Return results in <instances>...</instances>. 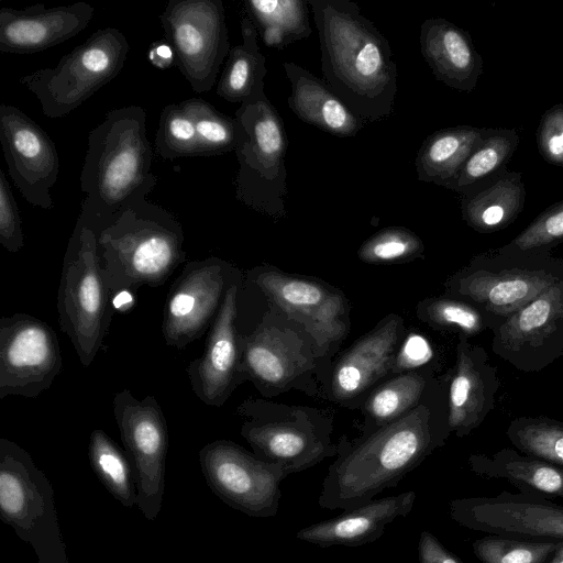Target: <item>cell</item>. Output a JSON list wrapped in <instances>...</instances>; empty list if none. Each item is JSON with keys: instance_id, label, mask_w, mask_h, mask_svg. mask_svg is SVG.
<instances>
[{"instance_id": "cell-46", "label": "cell", "mask_w": 563, "mask_h": 563, "mask_svg": "<svg viewBox=\"0 0 563 563\" xmlns=\"http://www.w3.org/2000/svg\"><path fill=\"white\" fill-rule=\"evenodd\" d=\"M429 342L420 335H411L404 343L397 358L400 368H408L426 364L432 357Z\"/></svg>"}, {"instance_id": "cell-20", "label": "cell", "mask_w": 563, "mask_h": 563, "mask_svg": "<svg viewBox=\"0 0 563 563\" xmlns=\"http://www.w3.org/2000/svg\"><path fill=\"white\" fill-rule=\"evenodd\" d=\"M251 277L280 308L303 322L319 345L343 335L344 302L339 294L318 283L275 271L257 272Z\"/></svg>"}, {"instance_id": "cell-18", "label": "cell", "mask_w": 563, "mask_h": 563, "mask_svg": "<svg viewBox=\"0 0 563 563\" xmlns=\"http://www.w3.org/2000/svg\"><path fill=\"white\" fill-rule=\"evenodd\" d=\"M238 284L228 287L210 327L203 354L186 367L194 394L207 406L221 407L240 374L241 339L236 330Z\"/></svg>"}, {"instance_id": "cell-34", "label": "cell", "mask_w": 563, "mask_h": 563, "mask_svg": "<svg viewBox=\"0 0 563 563\" xmlns=\"http://www.w3.org/2000/svg\"><path fill=\"white\" fill-rule=\"evenodd\" d=\"M516 129H487L461 168L451 190L464 194L506 169L519 144Z\"/></svg>"}, {"instance_id": "cell-22", "label": "cell", "mask_w": 563, "mask_h": 563, "mask_svg": "<svg viewBox=\"0 0 563 563\" xmlns=\"http://www.w3.org/2000/svg\"><path fill=\"white\" fill-rule=\"evenodd\" d=\"M416 500L413 490L372 499L341 515L301 528L296 538L321 547H360L379 539L386 526L410 514Z\"/></svg>"}, {"instance_id": "cell-29", "label": "cell", "mask_w": 563, "mask_h": 563, "mask_svg": "<svg viewBox=\"0 0 563 563\" xmlns=\"http://www.w3.org/2000/svg\"><path fill=\"white\" fill-rule=\"evenodd\" d=\"M484 130L456 125L430 134L417 152L415 166L418 179L451 189Z\"/></svg>"}, {"instance_id": "cell-4", "label": "cell", "mask_w": 563, "mask_h": 563, "mask_svg": "<svg viewBox=\"0 0 563 563\" xmlns=\"http://www.w3.org/2000/svg\"><path fill=\"white\" fill-rule=\"evenodd\" d=\"M136 195L97 233L101 264L113 298L142 286L161 287L187 258L185 234L169 210Z\"/></svg>"}, {"instance_id": "cell-9", "label": "cell", "mask_w": 563, "mask_h": 563, "mask_svg": "<svg viewBox=\"0 0 563 563\" xmlns=\"http://www.w3.org/2000/svg\"><path fill=\"white\" fill-rule=\"evenodd\" d=\"M129 51L130 44L120 30L99 29L55 67L37 69L19 81L37 98L46 117L62 118L114 79L123 69Z\"/></svg>"}, {"instance_id": "cell-12", "label": "cell", "mask_w": 563, "mask_h": 563, "mask_svg": "<svg viewBox=\"0 0 563 563\" xmlns=\"http://www.w3.org/2000/svg\"><path fill=\"white\" fill-rule=\"evenodd\" d=\"M199 463L207 485L224 504L254 518L277 515L279 485L288 476L282 466L228 440L206 444Z\"/></svg>"}, {"instance_id": "cell-44", "label": "cell", "mask_w": 563, "mask_h": 563, "mask_svg": "<svg viewBox=\"0 0 563 563\" xmlns=\"http://www.w3.org/2000/svg\"><path fill=\"white\" fill-rule=\"evenodd\" d=\"M0 244L11 253L24 245L21 217L4 172L0 170Z\"/></svg>"}, {"instance_id": "cell-32", "label": "cell", "mask_w": 563, "mask_h": 563, "mask_svg": "<svg viewBox=\"0 0 563 563\" xmlns=\"http://www.w3.org/2000/svg\"><path fill=\"white\" fill-rule=\"evenodd\" d=\"M243 9L268 47L283 49L312 33L308 0H246Z\"/></svg>"}, {"instance_id": "cell-5", "label": "cell", "mask_w": 563, "mask_h": 563, "mask_svg": "<svg viewBox=\"0 0 563 563\" xmlns=\"http://www.w3.org/2000/svg\"><path fill=\"white\" fill-rule=\"evenodd\" d=\"M563 278V260L552 252L478 254L449 279L452 298L477 308L495 330L510 314Z\"/></svg>"}, {"instance_id": "cell-38", "label": "cell", "mask_w": 563, "mask_h": 563, "mask_svg": "<svg viewBox=\"0 0 563 563\" xmlns=\"http://www.w3.org/2000/svg\"><path fill=\"white\" fill-rule=\"evenodd\" d=\"M562 541L493 537L474 541L472 549L482 563H545Z\"/></svg>"}, {"instance_id": "cell-7", "label": "cell", "mask_w": 563, "mask_h": 563, "mask_svg": "<svg viewBox=\"0 0 563 563\" xmlns=\"http://www.w3.org/2000/svg\"><path fill=\"white\" fill-rule=\"evenodd\" d=\"M261 87L234 118L242 128L235 148V198L274 220L286 217L288 137L284 121Z\"/></svg>"}, {"instance_id": "cell-31", "label": "cell", "mask_w": 563, "mask_h": 563, "mask_svg": "<svg viewBox=\"0 0 563 563\" xmlns=\"http://www.w3.org/2000/svg\"><path fill=\"white\" fill-rule=\"evenodd\" d=\"M300 364L297 352L273 328L260 327L251 335L241 339L240 374L257 383H286Z\"/></svg>"}, {"instance_id": "cell-35", "label": "cell", "mask_w": 563, "mask_h": 563, "mask_svg": "<svg viewBox=\"0 0 563 563\" xmlns=\"http://www.w3.org/2000/svg\"><path fill=\"white\" fill-rule=\"evenodd\" d=\"M506 435L516 450L563 467V421L544 416L517 417Z\"/></svg>"}, {"instance_id": "cell-15", "label": "cell", "mask_w": 563, "mask_h": 563, "mask_svg": "<svg viewBox=\"0 0 563 563\" xmlns=\"http://www.w3.org/2000/svg\"><path fill=\"white\" fill-rule=\"evenodd\" d=\"M230 269L216 256L186 263L164 306L162 332L166 345L184 350L212 325L231 284Z\"/></svg>"}, {"instance_id": "cell-36", "label": "cell", "mask_w": 563, "mask_h": 563, "mask_svg": "<svg viewBox=\"0 0 563 563\" xmlns=\"http://www.w3.org/2000/svg\"><path fill=\"white\" fill-rule=\"evenodd\" d=\"M190 114L197 132L200 156H213L235 151L242 128L238 120L218 111L200 98L181 101Z\"/></svg>"}, {"instance_id": "cell-8", "label": "cell", "mask_w": 563, "mask_h": 563, "mask_svg": "<svg viewBox=\"0 0 563 563\" xmlns=\"http://www.w3.org/2000/svg\"><path fill=\"white\" fill-rule=\"evenodd\" d=\"M0 516L32 547L36 563H69L54 488L18 443L0 439Z\"/></svg>"}, {"instance_id": "cell-10", "label": "cell", "mask_w": 563, "mask_h": 563, "mask_svg": "<svg viewBox=\"0 0 563 563\" xmlns=\"http://www.w3.org/2000/svg\"><path fill=\"white\" fill-rule=\"evenodd\" d=\"M175 65L197 93L209 91L230 52L221 0H169L159 14Z\"/></svg>"}, {"instance_id": "cell-19", "label": "cell", "mask_w": 563, "mask_h": 563, "mask_svg": "<svg viewBox=\"0 0 563 563\" xmlns=\"http://www.w3.org/2000/svg\"><path fill=\"white\" fill-rule=\"evenodd\" d=\"M95 14V8L77 1L46 8L38 3L22 10H0V52L33 54L58 45L84 31Z\"/></svg>"}, {"instance_id": "cell-30", "label": "cell", "mask_w": 563, "mask_h": 563, "mask_svg": "<svg viewBox=\"0 0 563 563\" xmlns=\"http://www.w3.org/2000/svg\"><path fill=\"white\" fill-rule=\"evenodd\" d=\"M241 32L242 43L230 49L216 89L222 99L240 104L264 86L267 74L257 30L246 15L241 19Z\"/></svg>"}, {"instance_id": "cell-16", "label": "cell", "mask_w": 563, "mask_h": 563, "mask_svg": "<svg viewBox=\"0 0 563 563\" xmlns=\"http://www.w3.org/2000/svg\"><path fill=\"white\" fill-rule=\"evenodd\" d=\"M460 526L495 537L563 540V506L549 499L507 492L494 497L451 500Z\"/></svg>"}, {"instance_id": "cell-14", "label": "cell", "mask_w": 563, "mask_h": 563, "mask_svg": "<svg viewBox=\"0 0 563 563\" xmlns=\"http://www.w3.org/2000/svg\"><path fill=\"white\" fill-rule=\"evenodd\" d=\"M492 332L494 354L522 373H538L562 357L563 278Z\"/></svg>"}, {"instance_id": "cell-11", "label": "cell", "mask_w": 563, "mask_h": 563, "mask_svg": "<svg viewBox=\"0 0 563 563\" xmlns=\"http://www.w3.org/2000/svg\"><path fill=\"white\" fill-rule=\"evenodd\" d=\"M112 408L135 474L136 506L147 520L153 521L162 509L165 493L168 450L165 416L154 396L137 399L125 388L114 394Z\"/></svg>"}, {"instance_id": "cell-3", "label": "cell", "mask_w": 563, "mask_h": 563, "mask_svg": "<svg viewBox=\"0 0 563 563\" xmlns=\"http://www.w3.org/2000/svg\"><path fill=\"white\" fill-rule=\"evenodd\" d=\"M429 417L420 406L342 450L323 479L319 506L350 510L395 487L442 440L433 433Z\"/></svg>"}, {"instance_id": "cell-2", "label": "cell", "mask_w": 563, "mask_h": 563, "mask_svg": "<svg viewBox=\"0 0 563 563\" xmlns=\"http://www.w3.org/2000/svg\"><path fill=\"white\" fill-rule=\"evenodd\" d=\"M152 162L144 109L125 106L110 110L88 135L79 177L85 198L77 221L98 233L136 195L151 192L157 184Z\"/></svg>"}, {"instance_id": "cell-6", "label": "cell", "mask_w": 563, "mask_h": 563, "mask_svg": "<svg viewBox=\"0 0 563 563\" xmlns=\"http://www.w3.org/2000/svg\"><path fill=\"white\" fill-rule=\"evenodd\" d=\"M113 309L97 233L77 221L63 261L57 312L60 330L69 338L84 367L103 347Z\"/></svg>"}, {"instance_id": "cell-28", "label": "cell", "mask_w": 563, "mask_h": 563, "mask_svg": "<svg viewBox=\"0 0 563 563\" xmlns=\"http://www.w3.org/2000/svg\"><path fill=\"white\" fill-rule=\"evenodd\" d=\"M398 333L399 320L391 318L350 349L339 362L332 379V391L338 399L362 393L387 372Z\"/></svg>"}, {"instance_id": "cell-23", "label": "cell", "mask_w": 563, "mask_h": 563, "mask_svg": "<svg viewBox=\"0 0 563 563\" xmlns=\"http://www.w3.org/2000/svg\"><path fill=\"white\" fill-rule=\"evenodd\" d=\"M420 51L437 80L471 92L483 74V58L470 33L443 18H429L420 27Z\"/></svg>"}, {"instance_id": "cell-45", "label": "cell", "mask_w": 563, "mask_h": 563, "mask_svg": "<svg viewBox=\"0 0 563 563\" xmlns=\"http://www.w3.org/2000/svg\"><path fill=\"white\" fill-rule=\"evenodd\" d=\"M419 563H462L452 552L434 537L424 530L418 541Z\"/></svg>"}, {"instance_id": "cell-27", "label": "cell", "mask_w": 563, "mask_h": 563, "mask_svg": "<svg viewBox=\"0 0 563 563\" xmlns=\"http://www.w3.org/2000/svg\"><path fill=\"white\" fill-rule=\"evenodd\" d=\"M471 470L485 478L505 479L522 494L544 499H563V467L505 448L495 453L473 454Z\"/></svg>"}, {"instance_id": "cell-47", "label": "cell", "mask_w": 563, "mask_h": 563, "mask_svg": "<svg viewBox=\"0 0 563 563\" xmlns=\"http://www.w3.org/2000/svg\"><path fill=\"white\" fill-rule=\"evenodd\" d=\"M147 58L159 69H167L175 65L174 51L165 40L152 43L147 51Z\"/></svg>"}, {"instance_id": "cell-39", "label": "cell", "mask_w": 563, "mask_h": 563, "mask_svg": "<svg viewBox=\"0 0 563 563\" xmlns=\"http://www.w3.org/2000/svg\"><path fill=\"white\" fill-rule=\"evenodd\" d=\"M423 243L404 227H388L369 236L360 246L357 255L366 263H393L420 255Z\"/></svg>"}, {"instance_id": "cell-41", "label": "cell", "mask_w": 563, "mask_h": 563, "mask_svg": "<svg viewBox=\"0 0 563 563\" xmlns=\"http://www.w3.org/2000/svg\"><path fill=\"white\" fill-rule=\"evenodd\" d=\"M424 385V379L417 374L396 377L371 396L367 409L378 421L394 420L418 401Z\"/></svg>"}, {"instance_id": "cell-42", "label": "cell", "mask_w": 563, "mask_h": 563, "mask_svg": "<svg viewBox=\"0 0 563 563\" xmlns=\"http://www.w3.org/2000/svg\"><path fill=\"white\" fill-rule=\"evenodd\" d=\"M426 314L435 325L456 329L462 336L492 330L489 321L477 308L452 297L432 300L427 306Z\"/></svg>"}, {"instance_id": "cell-48", "label": "cell", "mask_w": 563, "mask_h": 563, "mask_svg": "<svg viewBox=\"0 0 563 563\" xmlns=\"http://www.w3.org/2000/svg\"><path fill=\"white\" fill-rule=\"evenodd\" d=\"M545 563H563V541Z\"/></svg>"}, {"instance_id": "cell-13", "label": "cell", "mask_w": 563, "mask_h": 563, "mask_svg": "<svg viewBox=\"0 0 563 563\" xmlns=\"http://www.w3.org/2000/svg\"><path fill=\"white\" fill-rule=\"evenodd\" d=\"M62 368L58 338L47 322L25 312L0 319V399L35 398Z\"/></svg>"}, {"instance_id": "cell-24", "label": "cell", "mask_w": 563, "mask_h": 563, "mask_svg": "<svg viewBox=\"0 0 563 563\" xmlns=\"http://www.w3.org/2000/svg\"><path fill=\"white\" fill-rule=\"evenodd\" d=\"M283 67L291 87L288 107L301 121L338 137L355 136L364 128L323 79L292 62Z\"/></svg>"}, {"instance_id": "cell-1", "label": "cell", "mask_w": 563, "mask_h": 563, "mask_svg": "<svg viewBox=\"0 0 563 563\" xmlns=\"http://www.w3.org/2000/svg\"><path fill=\"white\" fill-rule=\"evenodd\" d=\"M318 31L323 80L365 123L394 113L397 66L391 46L350 0H308Z\"/></svg>"}, {"instance_id": "cell-21", "label": "cell", "mask_w": 563, "mask_h": 563, "mask_svg": "<svg viewBox=\"0 0 563 563\" xmlns=\"http://www.w3.org/2000/svg\"><path fill=\"white\" fill-rule=\"evenodd\" d=\"M500 382L487 352L461 336L449 386L448 423L450 431L464 437L478 428L494 409Z\"/></svg>"}, {"instance_id": "cell-25", "label": "cell", "mask_w": 563, "mask_h": 563, "mask_svg": "<svg viewBox=\"0 0 563 563\" xmlns=\"http://www.w3.org/2000/svg\"><path fill=\"white\" fill-rule=\"evenodd\" d=\"M241 434L256 455L284 468L287 475L309 468L335 453L324 437L290 422H245Z\"/></svg>"}, {"instance_id": "cell-43", "label": "cell", "mask_w": 563, "mask_h": 563, "mask_svg": "<svg viewBox=\"0 0 563 563\" xmlns=\"http://www.w3.org/2000/svg\"><path fill=\"white\" fill-rule=\"evenodd\" d=\"M536 137L542 158L551 165L563 166V103L552 106L542 114Z\"/></svg>"}, {"instance_id": "cell-37", "label": "cell", "mask_w": 563, "mask_h": 563, "mask_svg": "<svg viewBox=\"0 0 563 563\" xmlns=\"http://www.w3.org/2000/svg\"><path fill=\"white\" fill-rule=\"evenodd\" d=\"M155 151L168 161L200 156L195 123L181 102L163 108L155 135Z\"/></svg>"}, {"instance_id": "cell-40", "label": "cell", "mask_w": 563, "mask_h": 563, "mask_svg": "<svg viewBox=\"0 0 563 563\" xmlns=\"http://www.w3.org/2000/svg\"><path fill=\"white\" fill-rule=\"evenodd\" d=\"M563 243V200L544 209L533 221L507 244L498 247L504 252H552Z\"/></svg>"}, {"instance_id": "cell-33", "label": "cell", "mask_w": 563, "mask_h": 563, "mask_svg": "<svg viewBox=\"0 0 563 563\" xmlns=\"http://www.w3.org/2000/svg\"><path fill=\"white\" fill-rule=\"evenodd\" d=\"M88 457L96 476L123 506L137 505L135 474L129 456L101 429H95L88 441Z\"/></svg>"}, {"instance_id": "cell-26", "label": "cell", "mask_w": 563, "mask_h": 563, "mask_svg": "<svg viewBox=\"0 0 563 563\" xmlns=\"http://www.w3.org/2000/svg\"><path fill=\"white\" fill-rule=\"evenodd\" d=\"M526 195L522 174L504 169L461 195L462 218L476 232H497L518 218Z\"/></svg>"}, {"instance_id": "cell-17", "label": "cell", "mask_w": 563, "mask_h": 563, "mask_svg": "<svg viewBox=\"0 0 563 563\" xmlns=\"http://www.w3.org/2000/svg\"><path fill=\"white\" fill-rule=\"evenodd\" d=\"M0 143L8 174L32 206L53 209L51 188L59 174V157L53 140L19 108L1 103Z\"/></svg>"}]
</instances>
